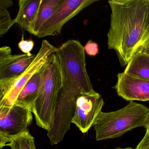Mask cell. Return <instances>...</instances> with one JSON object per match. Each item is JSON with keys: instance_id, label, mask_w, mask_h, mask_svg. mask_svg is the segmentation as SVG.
<instances>
[{"instance_id": "obj_1", "label": "cell", "mask_w": 149, "mask_h": 149, "mask_svg": "<svg viewBox=\"0 0 149 149\" xmlns=\"http://www.w3.org/2000/svg\"><path fill=\"white\" fill-rule=\"evenodd\" d=\"M109 49L115 50L122 67L149 40V0H110Z\"/></svg>"}, {"instance_id": "obj_2", "label": "cell", "mask_w": 149, "mask_h": 149, "mask_svg": "<svg viewBox=\"0 0 149 149\" xmlns=\"http://www.w3.org/2000/svg\"><path fill=\"white\" fill-rule=\"evenodd\" d=\"M85 53L79 41L70 40L57 48L55 53L61 67L62 86L54 120L63 125L71 124L78 97L83 94L96 92L86 69Z\"/></svg>"}, {"instance_id": "obj_3", "label": "cell", "mask_w": 149, "mask_h": 149, "mask_svg": "<svg viewBox=\"0 0 149 149\" xmlns=\"http://www.w3.org/2000/svg\"><path fill=\"white\" fill-rule=\"evenodd\" d=\"M149 119V108L133 101L116 111H102L93 125L96 139L98 141L116 138L135 128H146Z\"/></svg>"}, {"instance_id": "obj_4", "label": "cell", "mask_w": 149, "mask_h": 149, "mask_svg": "<svg viewBox=\"0 0 149 149\" xmlns=\"http://www.w3.org/2000/svg\"><path fill=\"white\" fill-rule=\"evenodd\" d=\"M43 70L40 88L31 111L36 125L48 131L53 123L57 97L62 86L61 67L55 53L43 65Z\"/></svg>"}, {"instance_id": "obj_5", "label": "cell", "mask_w": 149, "mask_h": 149, "mask_svg": "<svg viewBox=\"0 0 149 149\" xmlns=\"http://www.w3.org/2000/svg\"><path fill=\"white\" fill-rule=\"evenodd\" d=\"M57 49L47 40H43L34 60L22 74L14 79L0 80V107H10L14 105L24 86L55 53Z\"/></svg>"}, {"instance_id": "obj_6", "label": "cell", "mask_w": 149, "mask_h": 149, "mask_svg": "<svg viewBox=\"0 0 149 149\" xmlns=\"http://www.w3.org/2000/svg\"><path fill=\"white\" fill-rule=\"evenodd\" d=\"M33 114L28 108L17 104L0 107V148L6 146L12 137L28 131Z\"/></svg>"}, {"instance_id": "obj_7", "label": "cell", "mask_w": 149, "mask_h": 149, "mask_svg": "<svg viewBox=\"0 0 149 149\" xmlns=\"http://www.w3.org/2000/svg\"><path fill=\"white\" fill-rule=\"evenodd\" d=\"M97 0H64L53 16L42 26L37 37L43 38L61 35L64 25Z\"/></svg>"}, {"instance_id": "obj_8", "label": "cell", "mask_w": 149, "mask_h": 149, "mask_svg": "<svg viewBox=\"0 0 149 149\" xmlns=\"http://www.w3.org/2000/svg\"><path fill=\"white\" fill-rule=\"evenodd\" d=\"M104 105L102 97L97 92L83 94L78 97L72 118L74 123L82 133L88 132Z\"/></svg>"}, {"instance_id": "obj_9", "label": "cell", "mask_w": 149, "mask_h": 149, "mask_svg": "<svg viewBox=\"0 0 149 149\" xmlns=\"http://www.w3.org/2000/svg\"><path fill=\"white\" fill-rule=\"evenodd\" d=\"M36 54H12L9 47L0 48V80L17 78L29 67Z\"/></svg>"}, {"instance_id": "obj_10", "label": "cell", "mask_w": 149, "mask_h": 149, "mask_svg": "<svg viewBox=\"0 0 149 149\" xmlns=\"http://www.w3.org/2000/svg\"><path fill=\"white\" fill-rule=\"evenodd\" d=\"M113 88L119 97L127 101H149V80L135 77L124 72L119 73Z\"/></svg>"}, {"instance_id": "obj_11", "label": "cell", "mask_w": 149, "mask_h": 149, "mask_svg": "<svg viewBox=\"0 0 149 149\" xmlns=\"http://www.w3.org/2000/svg\"><path fill=\"white\" fill-rule=\"evenodd\" d=\"M42 0H20L19 10L15 19V23L33 34Z\"/></svg>"}, {"instance_id": "obj_12", "label": "cell", "mask_w": 149, "mask_h": 149, "mask_svg": "<svg viewBox=\"0 0 149 149\" xmlns=\"http://www.w3.org/2000/svg\"><path fill=\"white\" fill-rule=\"evenodd\" d=\"M43 72L42 67L32 77L22 90L15 104L28 108L31 110L40 91Z\"/></svg>"}, {"instance_id": "obj_13", "label": "cell", "mask_w": 149, "mask_h": 149, "mask_svg": "<svg viewBox=\"0 0 149 149\" xmlns=\"http://www.w3.org/2000/svg\"><path fill=\"white\" fill-rule=\"evenodd\" d=\"M124 73L138 78L149 80V56L138 52L130 60Z\"/></svg>"}, {"instance_id": "obj_14", "label": "cell", "mask_w": 149, "mask_h": 149, "mask_svg": "<svg viewBox=\"0 0 149 149\" xmlns=\"http://www.w3.org/2000/svg\"><path fill=\"white\" fill-rule=\"evenodd\" d=\"M64 0H42L37 19L33 31V35L37 36L43 25L53 16Z\"/></svg>"}, {"instance_id": "obj_15", "label": "cell", "mask_w": 149, "mask_h": 149, "mask_svg": "<svg viewBox=\"0 0 149 149\" xmlns=\"http://www.w3.org/2000/svg\"><path fill=\"white\" fill-rule=\"evenodd\" d=\"M6 146L12 149H36L34 137L29 131L12 137Z\"/></svg>"}, {"instance_id": "obj_16", "label": "cell", "mask_w": 149, "mask_h": 149, "mask_svg": "<svg viewBox=\"0 0 149 149\" xmlns=\"http://www.w3.org/2000/svg\"><path fill=\"white\" fill-rule=\"evenodd\" d=\"M15 23V20L11 19L7 8H0V36L4 35Z\"/></svg>"}, {"instance_id": "obj_17", "label": "cell", "mask_w": 149, "mask_h": 149, "mask_svg": "<svg viewBox=\"0 0 149 149\" xmlns=\"http://www.w3.org/2000/svg\"><path fill=\"white\" fill-rule=\"evenodd\" d=\"M34 44V42L33 40H24L22 38L18 44V46L21 51L24 54H29L33 48Z\"/></svg>"}, {"instance_id": "obj_18", "label": "cell", "mask_w": 149, "mask_h": 149, "mask_svg": "<svg viewBox=\"0 0 149 149\" xmlns=\"http://www.w3.org/2000/svg\"><path fill=\"white\" fill-rule=\"evenodd\" d=\"M84 48L85 52L90 56H95L99 52L97 43L91 40L88 41Z\"/></svg>"}, {"instance_id": "obj_19", "label": "cell", "mask_w": 149, "mask_h": 149, "mask_svg": "<svg viewBox=\"0 0 149 149\" xmlns=\"http://www.w3.org/2000/svg\"><path fill=\"white\" fill-rule=\"evenodd\" d=\"M135 149H149V131L146 132L144 136Z\"/></svg>"}, {"instance_id": "obj_20", "label": "cell", "mask_w": 149, "mask_h": 149, "mask_svg": "<svg viewBox=\"0 0 149 149\" xmlns=\"http://www.w3.org/2000/svg\"><path fill=\"white\" fill-rule=\"evenodd\" d=\"M13 5L12 0H1L0 1V8H8Z\"/></svg>"}, {"instance_id": "obj_21", "label": "cell", "mask_w": 149, "mask_h": 149, "mask_svg": "<svg viewBox=\"0 0 149 149\" xmlns=\"http://www.w3.org/2000/svg\"><path fill=\"white\" fill-rule=\"evenodd\" d=\"M139 52L144 53L149 56V40Z\"/></svg>"}, {"instance_id": "obj_22", "label": "cell", "mask_w": 149, "mask_h": 149, "mask_svg": "<svg viewBox=\"0 0 149 149\" xmlns=\"http://www.w3.org/2000/svg\"><path fill=\"white\" fill-rule=\"evenodd\" d=\"M146 132H149V119L148 120V123H147V125H146Z\"/></svg>"}, {"instance_id": "obj_23", "label": "cell", "mask_w": 149, "mask_h": 149, "mask_svg": "<svg viewBox=\"0 0 149 149\" xmlns=\"http://www.w3.org/2000/svg\"><path fill=\"white\" fill-rule=\"evenodd\" d=\"M134 149L132 148H131V147H128V148H116V149Z\"/></svg>"}, {"instance_id": "obj_24", "label": "cell", "mask_w": 149, "mask_h": 149, "mask_svg": "<svg viewBox=\"0 0 149 149\" xmlns=\"http://www.w3.org/2000/svg\"><path fill=\"white\" fill-rule=\"evenodd\" d=\"M1 149H2V148H0Z\"/></svg>"}]
</instances>
